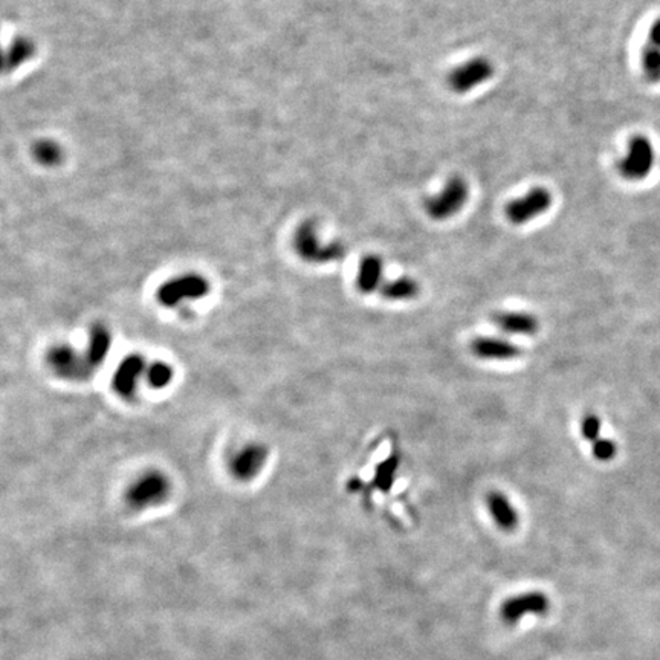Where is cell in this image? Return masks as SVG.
I'll return each instance as SVG.
<instances>
[{"mask_svg":"<svg viewBox=\"0 0 660 660\" xmlns=\"http://www.w3.org/2000/svg\"><path fill=\"white\" fill-rule=\"evenodd\" d=\"M468 197L469 187L466 181L454 176L445 183L442 192L428 197L425 201V211L434 220H446L464 209Z\"/></svg>","mask_w":660,"mask_h":660,"instance_id":"obj_1","label":"cell"},{"mask_svg":"<svg viewBox=\"0 0 660 660\" xmlns=\"http://www.w3.org/2000/svg\"><path fill=\"white\" fill-rule=\"evenodd\" d=\"M552 194L549 190L543 187H535L523 194L519 199H514L508 203L506 216L514 225H525L535 217L546 213L552 207Z\"/></svg>","mask_w":660,"mask_h":660,"instance_id":"obj_2","label":"cell"},{"mask_svg":"<svg viewBox=\"0 0 660 660\" xmlns=\"http://www.w3.org/2000/svg\"><path fill=\"white\" fill-rule=\"evenodd\" d=\"M494 76V65L485 57H475L450 73L448 84L455 93L471 92L475 87L486 83Z\"/></svg>","mask_w":660,"mask_h":660,"instance_id":"obj_3","label":"cell"},{"mask_svg":"<svg viewBox=\"0 0 660 660\" xmlns=\"http://www.w3.org/2000/svg\"><path fill=\"white\" fill-rule=\"evenodd\" d=\"M170 491L168 480L158 473L146 474L130 488L127 497L133 508L155 506L166 499Z\"/></svg>","mask_w":660,"mask_h":660,"instance_id":"obj_4","label":"cell"},{"mask_svg":"<svg viewBox=\"0 0 660 660\" xmlns=\"http://www.w3.org/2000/svg\"><path fill=\"white\" fill-rule=\"evenodd\" d=\"M208 284L199 277H185L178 278L162 286L158 292L159 301L166 306L176 304L182 300H192V298H201L207 294Z\"/></svg>","mask_w":660,"mask_h":660,"instance_id":"obj_5","label":"cell"},{"mask_svg":"<svg viewBox=\"0 0 660 660\" xmlns=\"http://www.w3.org/2000/svg\"><path fill=\"white\" fill-rule=\"evenodd\" d=\"M49 364L60 376L65 378H84L92 370L86 355H80L66 345H60L51 350Z\"/></svg>","mask_w":660,"mask_h":660,"instance_id":"obj_6","label":"cell"},{"mask_svg":"<svg viewBox=\"0 0 660 660\" xmlns=\"http://www.w3.org/2000/svg\"><path fill=\"white\" fill-rule=\"evenodd\" d=\"M298 249L300 253L312 262H332L338 260V258L344 257V248L339 243H332V244H321L317 239L315 231L306 227L300 236H298Z\"/></svg>","mask_w":660,"mask_h":660,"instance_id":"obj_7","label":"cell"},{"mask_svg":"<svg viewBox=\"0 0 660 660\" xmlns=\"http://www.w3.org/2000/svg\"><path fill=\"white\" fill-rule=\"evenodd\" d=\"M266 457H268V453L263 446L248 445L234 454V457L229 464L231 471H233V474L237 479L249 480L255 477V475L262 471V468L264 466V462H266Z\"/></svg>","mask_w":660,"mask_h":660,"instance_id":"obj_8","label":"cell"},{"mask_svg":"<svg viewBox=\"0 0 660 660\" xmlns=\"http://www.w3.org/2000/svg\"><path fill=\"white\" fill-rule=\"evenodd\" d=\"M471 350L477 358L488 361H509L521 355L519 345L495 337L475 338L471 343Z\"/></svg>","mask_w":660,"mask_h":660,"instance_id":"obj_9","label":"cell"},{"mask_svg":"<svg viewBox=\"0 0 660 660\" xmlns=\"http://www.w3.org/2000/svg\"><path fill=\"white\" fill-rule=\"evenodd\" d=\"M486 508L491 519L497 525V527L505 530V532H512L516 529L520 521L519 510L510 503L506 494L500 491H491L486 495Z\"/></svg>","mask_w":660,"mask_h":660,"instance_id":"obj_10","label":"cell"},{"mask_svg":"<svg viewBox=\"0 0 660 660\" xmlns=\"http://www.w3.org/2000/svg\"><path fill=\"white\" fill-rule=\"evenodd\" d=\"M494 323L500 330L509 335L532 337L540 330V321L526 312H500L494 315Z\"/></svg>","mask_w":660,"mask_h":660,"instance_id":"obj_11","label":"cell"},{"mask_svg":"<svg viewBox=\"0 0 660 660\" xmlns=\"http://www.w3.org/2000/svg\"><path fill=\"white\" fill-rule=\"evenodd\" d=\"M651 166V148L642 138L631 142L627 158L622 161L621 172L628 179H639L646 174Z\"/></svg>","mask_w":660,"mask_h":660,"instance_id":"obj_12","label":"cell"},{"mask_svg":"<svg viewBox=\"0 0 660 660\" xmlns=\"http://www.w3.org/2000/svg\"><path fill=\"white\" fill-rule=\"evenodd\" d=\"M144 361L142 358L132 355L127 356L122 363L120 364L117 373H115V389L122 396H132L136 390V385L139 383V378L144 373Z\"/></svg>","mask_w":660,"mask_h":660,"instance_id":"obj_13","label":"cell"},{"mask_svg":"<svg viewBox=\"0 0 660 660\" xmlns=\"http://www.w3.org/2000/svg\"><path fill=\"white\" fill-rule=\"evenodd\" d=\"M384 263L378 255H365L359 264L356 286L363 294H372L383 284Z\"/></svg>","mask_w":660,"mask_h":660,"instance_id":"obj_14","label":"cell"},{"mask_svg":"<svg viewBox=\"0 0 660 660\" xmlns=\"http://www.w3.org/2000/svg\"><path fill=\"white\" fill-rule=\"evenodd\" d=\"M380 294L384 298L391 301H404L419 294V283L411 277H399L394 280L387 282L380 288Z\"/></svg>","mask_w":660,"mask_h":660,"instance_id":"obj_15","label":"cell"},{"mask_svg":"<svg viewBox=\"0 0 660 660\" xmlns=\"http://www.w3.org/2000/svg\"><path fill=\"white\" fill-rule=\"evenodd\" d=\"M112 345V339L109 332L106 329H95L89 339V345H87V352L84 353L87 363L92 367V370L95 367L103 363L104 358L107 356V352Z\"/></svg>","mask_w":660,"mask_h":660,"instance_id":"obj_16","label":"cell"},{"mask_svg":"<svg viewBox=\"0 0 660 660\" xmlns=\"http://www.w3.org/2000/svg\"><path fill=\"white\" fill-rule=\"evenodd\" d=\"M398 468H399V459L396 455H390L387 460L380 462L375 473L376 488L380 489L383 492H389L394 483V477H396Z\"/></svg>","mask_w":660,"mask_h":660,"instance_id":"obj_17","label":"cell"},{"mask_svg":"<svg viewBox=\"0 0 660 660\" xmlns=\"http://www.w3.org/2000/svg\"><path fill=\"white\" fill-rule=\"evenodd\" d=\"M546 607V601H544V596L541 595H527L519 598V600L510 602L506 607V616L509 619H516L521 616L523 613H527V611H536L543 610Z\"/></svg>","mask_w":660,"mask_h":660,"instance_id":"obj_18","label":"cell"},{"mask_svg":"<svg viewBox=\"0 0 660 660\" xmlns=\"http://www.w3.org/2000/svg\"><path fill=\"white\" fill-rule=\"evenodd\" d=\"M146 378L156 389L168 385L173 379V369L164 363H155L146 370Z\"/></svg>","mask_w":660,"mask_h":660,"instance_id":"obj_19","label":"cell"},{"mask_svg":"<svg viewBox=\"0 0 660 660\" xmlns=\"http://www.w3.org/2000/svg\"><path fill=\"white\" fill-rule=\"evenodd\" d=\"M600 433H601V420L600 418L596 416V414H585L582 422H581V434H582V437L587 440V442H596L598 439H600Z\"/></svg>","mask_w":660,"mask_h":660,"instance_id":"obj_20","label":"cell"},{"mask_svg":"<svg viewBox=\"0 0 660 660\" xmlns=\"http://www.w3.org/2000/svg\"><path fill=\"white\" fill-rule=\"evenodd\" d=\"M591 451H593L596 460L608 462L616 455V445L615 442H611L608 439H598L596 442H593V448H591Z\"/></svg>","mask_w":660,"mask_h":660,"instance_id":"obj_21","label":"cell"}]
</instances>
